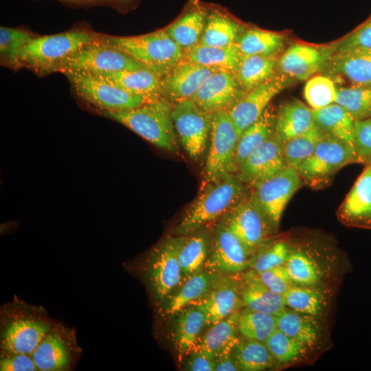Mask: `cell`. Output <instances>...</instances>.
I'll list each match as a JSON object with an SVG mask.
<instances>
[{
    "label": "cell",
    "instance_id": "cell-1",
    "mask_svg": "<svg viewBox=\"0 0 371 371\" xmlns=\"http://www.w3.org/2000/svg\"><path fill=\"white\" fill-rule=\"evenodd\" d=\"M55 319L16 295L0 307V349L32 355Z\"/></svg>",
    "mask_w": 371,
    "mask_h": 371
},
{
    "label": "cell",
    "instance_id": "cell-2",
    "mask_svg": "<svg viewBox=\"0 0 371 371\" xmlns=\"http://www.w3.org/2000/svg\"><path fill=\"white\" fill-rule=\"evenodd\" d=\"M249 188L234 173L202 186L200 194L176 227L175 234L188 236L221 218L249 194Z\"/></svg>",
    "mask_w": 371,
    "mask_h": 371
},
{
    "label": "cell",
    "instance_id": "cell-3",
    "mask_svg": "<svg viewBox=\"0 0 371 371\" xmlns=\"http://www.w3.org/2000/svg\"><path fill=\"white\" fill-rule=\"evenodd\" d=\"M173 104L160 98L124 111L104 113L153 145L172 153L179 152L172 118Z\"/></svg>",
    "mask_w": 371,
    "mask_h": 371
},
{
    "label": "cell",
    "instance_id": "cell-4",
    "mask_svg": "<svg viewBox=\"0 0 371 371\" xmlns=\"http://www.w3.org/2000/svg\"><path fill=\"white\" fill-rule=\"evenodd\" d=\"M98 36L84 30L34 36L20 52V66L39 75L58 72L65 60Z\"/></svg>",
    "mask_w": 371,
    "mask_h": 371
},
{
    "label": "cell",
    "instance_id": "cell-5",
    "mask_svg": "<svg viewBox=\"0 0 371 371\" xmlns=\"http://www.w3.org/2000/svg\"><path fill=\"white\" fill-rule=\"evenodd\" d=\"M159 77L185 58L166 29L133 36H100Z\"/></svg>",
    "mask_w": 371,
    "mask_h": 371
},
{
    "label": "cell",
    "instance_id": "cell-6",
    "mask_svg": "<svg viewBox=\"0 0 371 371\" xmlns=\"http://www.w3.org/2000/svg\"><path fill=\"white\" fill-rule=\"evenodd\" d=\"M186 236L168 237L139 262V270L152 298L160 305L181 283L179 254Z\"/></svg>",
    "mask_w": 371,
    "mask_h": 371
},
{
    "label": "cell",
    "instance_id": "cell-7",
    "mask_svg": "<svg viewBox=\"0 0 371 371\" xmlns=\"http://www.w3.org/2000/svg\"><path fill=\"white\" fill-rule=\"evenodd\" d=\"M238 139L239 135L229 110L212 114L209 148L202 186L229 174L236 173V154Z\"/></svg>",
    "mask_w": 371,
    "mask_h": 371
},
{
    "label": "cell",
    "instance_id": "cell-8",
    "mask_svg": "<svg viewBox=\"0 0 371 371\" xmlns=\"http://www.w3.org/2000/svg\"><path fill=\"white\" fill-rule=\"evenodd\" d=\"M144 67L100 36L65 60L58 72L100 75Z\"/></svg>",
    "mask_w": 371,
    "mask_h": 371
},
{
    "label": "cell",
    "instance_id": "cell-9",
    "mask_svg": "<svg viewBox=\"0 0 371 371\" xmlns=\"http://www.w3.org/2000/svg\"><path fill=\"white\" fill-rule=\"evenodd\" d=\"M355 163L354 146L324 132L313 153L295 170L303 181L319 186L343 167Z\"/></svg>",
    "mask_w": 371,
    "mask_h": 371
},
{
    "label": "cell",
    "instance_id": "cell-10",
    "mask_svg": "<svg viewBox=\"0 0 371 371\" xmlns=\"http://www.w3.org/2000/svg\"><path fill=\"white\" fill-rule=\"evenodd\" d=\"M81 353L76 328L54 320L32 355L38 371H70Z\"/></svg>",
    "mask_w": 371,
    "mask_h": 371
},
{
    "label": "cell",
    "instance_id": "cell-11",
    "mask_svg": "<svg viewBox=\"0 0 371 371\" xmlns=\"http://www.w3.org/2000/svg\"><path fill=\"white\" fill-rule=\"evenodd\" d=\"M302 183L303 181L297 171L287 167L251 188V199L260 210L273 229L278 227L287 203L302 186Z\"/></svg>",
    "mask_w": 371,
    "mask_h": 371
},
{
    "label": "cell",
    "instance_id": "cell-12",
    "mask_svg": "<svg viewBox=\"0 0 371 371\" xmlns=\"http://www.w3.org/2000/svg\"><path fill=\"white\" fill-rule=\"evenodd\" d=\"M76 94L103 113H115L137 107L147 101L138 95L96 76L85 74H67Z\"/></svg>",
    "mask_w": 371,
    "mask_h": 371
},
{
    "label": "cell",
    "instance_id": "cell-13",
    "mask_svg": "<svg viewBox=\"0 0 371 371\" xmlns=\"http://www.w3.org/2000/svg\"><path fill=\"white\" fill-rule=\"evenodd\" d=\"M212 114L192 99L173 104L172 118L179 140L190 158L198 161L209 145Z\"/></svg>",
    "mask_w": 371,
    "mask_h": 371
},
{
    "label": "cell",
    "instance_id": "cell-14",
    "mask_svg": "<svg viewBox=\"0 0 371 371\" xmlns=\"http://www.w3.org/2000/svg\"><path fill=\"white\" fill-rule=\"evenodd\" d=\"M220 221L238 238L251 257L269 241V235L274 230L249 194Z\"/></svg>",
    "mask_w": 371,
    "mask_h": 371
},
{
    "label": "cell",
    "instance_id": "cell-15",
    "mask_svg": "<svg viewBox=\"0 0 371 371\" xmlns=\"http://www.w3.org/2000/svg\"><path fill=\"white\" fill-rule=\"evenodd\" d=\"M251 256L238 238L222 223L212 232L204 269L221 275H238L249 269Z\"/></svg>",
    "mask_w": 371,
    "mask_h": 371
},
{
    "label": "cell",
    "instance_id": "cell-16",
    "mask_svg": "<svg viewBox=\"0 0 371 371\" xmlns=\"http://www.w3.org/2000/svg\"><path fill=\"white\" fill-rule=\"evenodd\" d=\"M291 78L280 74L246 91L229 110L239 137L267 109L271 100L291 83Z\"/></svg>",
    "mask_w": 371,
    "mask_h": 371
},
{
    "label": "cell",
    "instance_id": "cell-17",
    "mask_svg": "<svg viewBox=\"0 0 371 371\" xmlns=\"http://www.w3.org/2000/svg\"><path fill=\"white\" fill-rule=\"evenodd\" d=\"M190 305L203 313L205 327L226 318L242 306L239 278L237 275H220L205 296Z\"/></svg>",
    "mask_w": 371,
    "mask_h": 371
},
{
    "label": "cell",
    "instance_id": "cell-18",
    "mask_svg": "<svg viewBox=\"0 0 371 371\" xmlns=\"http://www.w3.org/2000/svg\"><path fill=\"white\" fill-rule=\"evenodd\" d=\"M287 168L283 143L274 134L255 149L238 168L237 177L249 188Z\"/></svg>",
    "mask_w": 371,
    "mask_h": 371
},
{
    "label": "cell",
    "instance_id": "cell-19",
    "mask_svg": "<svg viewBox=\"0 0 371 371\" xmlns=\"http://www.w3.org/2000/svg\"><path fill=\"white\" fill-rule=\"evenodd\" d=\"M242 89L234 72L218 70L205 80L191 99L202 110L213 114L229 110L243 95Z\"/></svg>",
    "mask_w": 371,
    "mask_h": 371
},
{
    "label": "cell",
    "instance_id": "cell-20",
    "mask_svg": "<svg viewBox=\"0 0 371 371\" xmlns=\"http://www.w3.org/2000/svg\"><path fill=\"white\" fill-rule=\"evenodd\" d=\"M221 70L201 65L185 58L160 77L161 98L172 104L191 99L205 80Z\"/></svg>",
    "mask_w": 371,
    "mask_h": 371
},
{
    "label": "cell",
    "instance_id": "cell-21",
    "mask_svg": "<svg viewBox=\"0 0 371 371\" xmlns=\"http://www.w3.org/2000/svg\"><path fill=\"white\" fill-rule=\"evenodd\" d=\"M337 215L346 225L371 229V164L356 180Z\"/></svg>",
    "mask_w": 371,
    "mask_h": 371
},
{
    "label": "cell",
    "instance_id": "cell-22",
    "mask_svg": "<svg viewBox=\"0 0 371 371\" xmlns=\"http://www.w3.org/2000/svg\"><path fill=\"white\" fill-rule=\"evenodd\" d=\"M330 54L329 50L295 43L281 56L278 67L282 74L291 78L308 80L330 58Z\"/></svg>",
    "mask_w": 371,
    "mask_h": 371
},
{
    "label": "cell",
    "instance_id": "cell-23",
    "mask_svg": "<svg viewBox=\"0 0 371 371\" xmlns=\"http://www.w3.org/2000/svg\"><path fill=\"white\" fill-rule=\"evenodd\" d=\"M207 12L208 7L196 0L192 1L180 16L166 28L170 37L184 53L199 43Z\"/></svg>",
    "mask_w": 371,
    "mask_h": 371
},
{
    "label": "cell",
    "instance_id": "cell-24",
    "mask_svg": "<svg viewBox=\"0 0 371 371\" xmlns=\"http://www.w3.org/2000/svg\"><path fill=\"white\" fill-rule=\"evenodd\" d=\"M240 297L242 306L273 315L286 308L282 295L269 290L249 269L239 277Z\"/></svg>",
    "mask_w": 371,
    "mask_h": 371
},
{
    "label": "cell",
    "instance_id": "cell-25",
    "mask_svg": "<svg viewBox=\"0 0 371 371\" xmlns=\"http://www.w3.org/2000/svg\"><path fill=\"white\" fill-rule=\"evenodd\" d=\"M220 275L204 269L191 276L159 305V313L162 317L175 315L205 296Z\"/></svg>",
    "mask_w": 371,
    "mask_h": 371
},
{
    "label": "cell",
    "instance_id": "cell-26",
    "mask_svg": "<svg viewBox=\"0 0 371 371\" xmlns=\"http://www.w3.org/2000/svg\"><path fill=\"white\" fill-rule=\"evenodd\" d=\"M330 58L331 74L352 86L371 85V49L335 52Z\"/></svg>",
    "mask_w": 371,
    "mask_h": 371
},
{
    "label": "cell",
    "instance_id": "cell-27",
    "mask_svg": "<svg viewBox=\"0 0 371 371\" xmlns=\"http://www.w3.org/2000/svg\"><path fill=\"white\" fill-rule=\"evenodd\" d=\"M95 76L147 102L161 98L160 77L146 67Z\"/></svg>",
    "mask_w": 371,
    "mask_h": 371
},
{
    "label": "cell",
    "instance_id": "cell-28",
    "mask_svg": "<svg viewBox=\"0 0 371 371\" xmlns=\"http://www.w3.org/2000/svg\"><path fill=\"white\" fill-rule=\"evenodd\" d=\"M171 337L179 360L188 355L196 346L201 330L205 327L203 313L190 305L175 315Z\"/></svg>",
    "mask_w": 371,
    "mask_h": 371
},
{
    "label": "cell",
    "instance_id": "cell-29",
    "mask_svg": "<svg viewBox=\"0 0 371 371\" xmlns=\"http://www.w3.org/2000/svg\"><path fill=\"white\" fill-rule=\"evenodd\" d=\"M314 123L311 109L299 100H291L282 104L276 112L275 135L284 144Z\"/></svg>",
    "mask_w": 371,
    "mask_h": 371
},
{
    "label": "cell",
    "instance_id": "cell-30",
    "mask_svg": "<svg viewBox=\"0 0 371 371\" xmlns=\"http://www.w3.org/2000/svg\"><path fill=\"white\" fill-rule=\"evenodd\" d=\"M236 19L218 7H208L205 28L199 44L212 47H228L235 44L243 32Z\"/></svg>",
    "mask_w": 371,
    "mask_h": 371
},
{
    "label": "cell",
    "instance_id": "cell-31",
    "mask_svg": "<svg viewBox=\"0 0 371 371\" xmlns=\"http://www.w3.org/2000/svg\"><path fill=\"white\" fill-rule=\"evenodd\" d=\"M240 311L209 326L192 350H201L215 359L227 349H234L240 340L237 327Z\"/></svg>",
    "mask_w": 371,
    "mask_h": 371
},
{
    "label": "cell",
    "instance_id": "cell-32",
    "mask_svg": "<svg viewBox=\"0 0 371 371\" xmlns=\"http://www.w3.org/2000/svg\"><path fill=\"white\" fill-rule=\"evenodd\" d=\"M211 240L212 233L203 227L186 236L179 254L181 285L189 278L204 269Z\"/></svg>",
    "mask_w": 371,
    "mask_h": 371
},
{
    "label": "cell",
    "instance_id": "cell-33",
    "mask_svg": "<svg viewBox=\"0 0 371 371\" xmlns=\"http://www.w3.org/2000/svg\"><path fill=\"white\" fill-rule=\"evenodd\" d=\"M276 114L268 106L262 115L242 133L236 148L237 170L255 149L275 134Z\"/></svg>",
    "mask_w": 371,
    "mask_h": 371
},
{
    "label": "cell",
    "instance_id": "cell-34",
    "mask_svg": "<svg viewBox=\"0 0 371 371\" xmlns=\"http://www.w3.org/2000/svg\"><path fill=\"white\" fill-rule=\"evenodd\" d=\"M185 58L201 65L234 73L243 56L236 43L228 47H212L199 43L185 52Z\"/></svg>",
    "mask_w": 371,
    "mask_h": 371
},
{
    "label": "cell",
    "instance_id": "cell-35",
    "mask_svg": "<svg viewBox=\"0 0 371 371\" xmlns=\"http://www.w3.org/2000/svg\"><path fill=\"white\" fill-rule=\"evenodd\" d=\"M313 115L315 122L325 133L353 146L355 120L344 107L334 103L313 110Z\"/></svg>",
    "mask_w": 371,
    "mask_h": 371
},
{
    "label": "cell",
    "instance_id": "cell-36",
    "mask_svg": "<svg viewBox=\"0 0 371 371\" xmlns=\"http://www.w3.org/2000/svg\"><path fill=\"white\" fill-rule=\"evenodd\" d=\"M278 67L274 56L243 57L234 74L242 89L247 91L273 77Z\"/></svg>",
    "mask_w": 371,
    "mask_h": 371
},
{
    "label": "cell",
    "instance_id": "cell-37",
    "mask_svg": "<svg viewBox=\"0 0 371 371\" xmlns=\"http://www.w3.org/2000/svg\"><path fill=\"white\" fill-rule=\"evenodd\" d=\"M284 43L283 37L278 34L250 29L240 34L236 44L243 57L274 56L283 49Z\"/></svg>",
    "mask_w": 371,
    "mask_h": 371
},
{
    "label": "cell",
    "instance_id": "cell-38",
    "mask_svg": "<svg viewBox=\"0 0 371 371\" xmlns=\"http://www.w3.org/2000/svg\"><path fill=\"white\" fill-rule=\"evenodd\" d=\"M232 354L238 370L242 371L265 370L276 363L265 342L240 339Z\"/></svg>",
    "mask_w": 371,
    "mask_h": 371
},
{
    "label": "cell",
    "instance_id": "cell-39",
    "mask_svg": "<svg viewBox=\"0 0 371 371\" xmlns=\"http://www.w3.org/2000/svg\"><path fill=\"white\" fill-rule=\"evenodd\" d=\"M237 327L242 338L265 342L277 330L276 315L245 308L240 311Z\"/></svg>",
    "mask_w": 371,
    "mask_h": 371
},
{
    "label": "cell",
    "instance_id": "cell-40",
    "mask_svg": "<svg viewBox=\"0 0 371 371\" xmlns=\"http://www.w3.org/2000/svg\"><path fill=\"white\" fill-rule=\"evenodd\" d=\"M277 329L306 346L313 345L318 338L316 326L297 312L286 308L276 315Z\"/></svg>",
    "mask_w": 371,
    "mask_h": 371
},
{
    "label": "cell",
    "instance_id": "cell-41",
    "mask_svg": "<svg viewBox=\"0 0 371 371\" xmlns=\"http://www.w3.org/2000/svg\"><path fill=\"white\" fill-rule=\"evenodd\" d=\"M324 131L315 122L307 131L283 144L287 167L296 169L314 151Z\"/></svg>",
    "mask_w": 371,
    "mask_h": 371
},
{
    "label": "cell",
    "instance_id": "cell-42",
    "mask_svg": "<svg viewBox=\"0 0 371 371\" xmlns=\"http://www.w3.org/2000/svg\"><path fill=\"white\" fill-rule=\"evenodd\" d=\"M335 103L344 107L355 121L371 118V85L337 89Z\"/></svg>",
    "mask_w": 371,
    "mask_h": 371
},
{
    "label": "cell",
    "instance_id": "cell-43",
    "mask_svg": "<svg viewBox=\"0 0 371 371\" xmlns=\"http://www.w3.org/2000/svg\"><path fill=\"white\" fill-rule=\"evenodd\" d=\"M337 88L327 76H315L308 79L304 97L312 110L320 109L335 103Z\"/></svg>",
    "mask_w": 371,
    "mask_h": 371
},
{
    "label": "cell",
    "instance_id": "cell-44",
    "mask_svg": "<svg viewBox=\"0 0 371 371\" xmlns=\"http://www.w3.org/2000/svg\"><path fill=\"white\" fill-rule=\"evenodd\" d=\"M284 241H267L251 258L249 269L256 273L284 265L291 254Z\"/></svg>",
    "mask_w": 371,
    "mask_h": 371
},
{
    "label": "cell",
    "instance_id": "cell-45",
    "mask_svg": "<svg viewBox=\"0 0 371 371\" xmlns=\"http://www.w3.org/2000/svg\"><path fill=\"white\" fill-rule=\"evenodd\" d=\"M286 306L308 315H317L322 308V297L318 291L305 286H291L283 295Z\"/></svg>",
    "mask_w": 371,
    "mask_h": 371
},
{
    "label": "cell",
    "instance_id": "cell-46",
    "mask_svg": "<svg viewBox=\"0 0 371 371\" xmlns=\"http://www.w3.org/2000/svg\"><path fill=\"white\" fill-rule=\"evenodd\" d=\"M34 37L21 29L1 26L0 56L1 62L10 67H20L19 54L24 45Z\"/></svg>",
    "mask_w": 371,
    "mask_h": 371
},
{
    "label": "cell",
    "instance_id": "cell-47",
    "mask_svg": "<svg viewBox=\"0 0 371 371\" xmlns=\"http://www.w3.org/2000/svg\"><path fill=\"white\" fill-rule=\"evenodd\" d=\"M278 363H290L298 360L305 352L306 346L277 329L265 342Z\"/></svg>",
    "mask_w": 371,
    "mask_h": 371
},
{
    "label": "cell",
    "instance_id": "cell-48",
    "mask_svg": "<svg viewBox=\"0 0 371 371\" xmlns=\"http://www.w3.org/2000/svg\"><path fill=\"white\" fill-rule=\"evenodd\" d=\"M284 267L293 283L309 286L319 281V273L315 264L301 251H291Z\"/></svg>",
    "mask_w": 371,
    "mask_h": 371
},
{
    "label": "cell",
    "instance_id": "cell-49",
    "mask_svg": "<svg viewBox=\"0 0 371 371\" xmlns=\"http://www.w3.org/2000/svg\"><path fill=\"white\" fill-rule=\"evenodd\" d=\"M353 146L358 164H371V118L355 121Z\"/></svg>",
    "mask_w": 371,
    "mask_h": 371
},
{
    "label": "cell",
    "instance_id": "cell-50",
    "mask_svg": "<svg viewBox=\"0 0 371 371\" xmlns=\"http://www.w3.org/2000/svg\"><path fill=\"white\" fill-rule=\"evenodd\" d=\"M355 49H371V17L344 38L335 47V52Z\"/></svg>",
    "mask_w": 371,
    "mask_h": 371
},
{
    "label": "cell",
    "instance_id": "cell-51",
    "mask_svg": "<svg viewBox=\"0 0 371 371\" xmlns=\"http://www.w3.org/2000/svg\"><path fill=\"white\" fill-rule=\"evenodd\" d=\"M258 280L271 292L282 295L293 285L284 265L256 273Z\"/></svg>",
    "mask_w": 371,
    "mask_h": 371
},
{
    "label": "cell",
    "instance_id": "cell-52",
    "mask_svg": "<svg viewBox=\"0 0 371 371\" xmlns=\"http://www.w3.org/2000/svg\"><path fill=\"white\" fill-rule=\"evenodd\" d=\"M1 371H38L32 355L0 349Z\"/></svg>",
    "mask_w": 371,
    "mask_h": 371
},
{
    "label": "cell",
    "instance_id": "cell-53",
    "mask_svg": "<svg viewBox=\"0 0 371 371\" xmlns=\"http://www.w3.org/2000/svg\"><path fill=\"white\" fill-rule=\"evenodd\" d=\"M184 364V370L188 371H214V359L205 352L194 350Z\"/></svg>",
    "mask_w": 371,
    "mask_h": 371
},
{
    "label": "cell",
    "instance_id": "cell-54",
    "mask_svg": "<svg viewBox=\"0 0 371 371\" xmlns=\"http://www.w3.org/2000/svg\"><path fill=\"white\" fill-rule=\"evenodd\" d=\"M233 350L227 349L214 359V371L239 370L233 357Z\"/></svg>",
    "mask_w": 371,
    "mask_h": 371
},
{
    "label": "cell",
    "instance_id": "cell-55",
    "mask_svg": "<svg viewBox=\"0 0 371 371\" xmlns=\"http://www.w3.org/2000/svg\"><path fill=\"white\" fill-rule=\"evenodd\" d=\"M69 5L78 7H91L111 5V0H57Z\"/></svg>",
    "mask_w": 371,
    "mask_h": 371
},
{
    "label": "cell",
    "instance_id": "cell-56",
    "mask_svg": "<svg viewBox=\"0 0 371 371\" xmlns=\"http://www.w3.org/2000/svg\"><path fill=\"white\" fill-rule=\"evenodd\" d=\"M137 0H111V5L119 10L126 11L133 8Z\"/></svg>",
    "mask_w": 371,
    "mask_h": 371
}]
</instances>
